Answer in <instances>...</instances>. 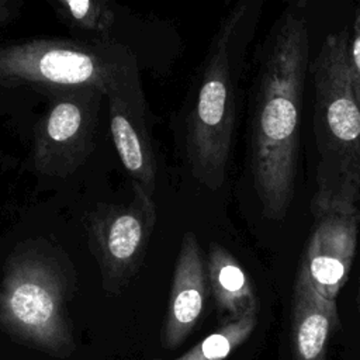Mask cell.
<instances>
[{
  "label": "cell",
  "instance_id": "obj_1",
  "mask_svg": "<svg viewBox=\"0 0 360 360\" xmlns=\"http://www.w3.org/2000/svg\"><path fill=\"white\" fill-rule=\"evenodd\" d=\"M308 62L307 18L298 6H290L267 42L252 115L253 183L269 219H283L294 197Z\"/></svg>",
  "mask_w": 360,
  "mask_h": 360
},
{
  "label": "cell",
  "instance_id": "obj_2",
  "mask_svg": "<svg viewBox=\"0 0 360 360\" xmlns=\"http://www.w3.org/2000/svg\"><path fill=\"white\" fill-rule=\"evenodd\" d=\"M347 30L325 38L312 65L316 191L311 211L360 201V108L349 70Z\"/></svg>",
  "mask_w": 360,
  "mask_h": 360
},
{
  "label": "cell",
  "instance_id": "obj_3",
  "mask_svg": "<svg viewBox=\"0 0 360 360\" xmlns=\"http://www.w3.org/2000/svg\"><path fill=\"white\" fill-rule=\"evenodd\" d=\"M249 6L238 4L221 22L204 62L186 122V155L191 174L218 190L226 174L236 118V53Z\"/></svg>",
  "mask_w": 360,
  "mask_h": 360
},
{
  "label": "cell",
  "instance_id": "obj_4",
  "mask_svg": "<svg viewBox=\"0 0 360 360\" xmlns=\"http://www.w3.org/2000/svg\"><path fill=\"white\" fill-rule=\"evenodd\" d=\"M93 87L104 96L141 84L134 53L112 41L24 39L0 46V89Z\"/></svg>",
  "mask_w": 360,
  "mask_h": 360
},
{
  "label": "cell",
  "instance_id": "obj_5",
  "mask_svg": "<svg viewBox=\"0 0 360 360\" xmlns=\"http://www.w3.org/2000/svg\"><path fill=\"white\" fill-rule=\"evenodd\" d=\"M65 298L59 266L37 250L20 253L7 263L0 284V326L30 346L68 356L73 339Z\"/></svg>",
  "mask_w": 360,
  "mask_h": 360
},
{
  "label": "cell",
  "instance_id": "obj_6",
  "mask_svg": "<svg viewBox=\"0 0 360 360\" xmlns=\"http://www.w3.org/2000/svg\"><path fill=\"white\" fill-rule=\"evenodd\" d=\"M52 103L35 127L32 160L51 177H66L94 149L97 118L104 94L93 87L55 89Z\"/></svg>",
  "mask_w": 360,
  "mask_h": 360
},
{
  "label": "cell",
  "instance_id": "obj_7",
  "mask_svg": "<svg viewBox=\"0 0 360 360\" xmlns=\"http://www.w3.org/2000/svg\"><path fill=\"white\" fill-rule=\"evenodd\" d=\"M155 218L153 200L138 187H134L132 202L107 207L91 218V246L104 288L117 290L138 270Z\"/></svg>",
  "mask_w": 360,
  "mask_h": 360
},
{
  "label": "cell",
  "instance_id": "obj_8",
  "mask_svg": "<svg viewBox=\"0 0 360 360\" xmlns=\"http://www.w3.org/2000/svg\"><path fill=\"white\" fill-rule=\"evenodd\" d=\"M312 214L315 224L300 266L322 297L336 301L354 259L360 211L329 207Z\"/></svg>",
  "mask_w": 360,
  "mask_h": 360
},
{
  "label": "cell",
  "instance_id": "obj_9",
  "mask_svg": "<svg viewBox=\"0 0 360 360\" xmlns=\"http://www.w3.org/2000/svg\"><path fill=\"white\" fill-rule=\"evenodd\" d=\"M110 129L115 150L132 186L153 200L156 186V158L145 121L141 84L115 89L107 96Z\"/></svg>",
  "mask_w": 360,
  "mask_h": 360
},
{
  "label": "cell",
  "instance_id": "obj_10",
  "mask_svg": "<svg viewBox=\"0 0 360 360\" xmlns=\"http://www.w3.org/2000/svg\"><path fill=\"white\" fill-rule=\"evenodd\" d=\"M207 269L200 245L193 232H186L177 256L166 321L162 330V345L176 349L191 333L198 322L207 292Z\"/></svg>",
  "mask_w": 360,
  "mask_h": 360
},
{
  "label": "cell",
  "instance_id": "obj_11",
  "mask_svg": "<svg viewBox=\"0 0 360 360\" xmlns=\"http://www.w3.org/2000/svg\"><path fill=\"white\" fill-rule=\"evenodd\" d=\"M339 326L338 302L322 297L300 266L291 304V346L295 360H326L330 333Z\"/></svg>",
  "mask_w": 360,
  "mask_h": 360
},
{
  "label": "cell",
  "instance_id": "obj_12",
  "mask_svg": "<svg viewBox=\"0 0 360 360\" xmlns=\"http://www.w3.org/2000/svg\"><path fill=\"white\" fill-rule=\"evenodd\" d=\"M207 278L217 308L226 322L257 314L253 285L239 262L221 245L212 243L207 259Z\"/></svg>",
  "mask_w": 360,
  "mask_h": 360
},
{
  "label": "cell",
  "instance_id": "obj_13",
  "mask_svg": "<svg viewBox=\"0 0 360 360\" xmlns=\"http://www.w3.org/2000/svg\"><path fill=\"white\" fill-rule=\"evenodd\" d=\"M51 6L63 24L87 32L98 41H111L110 32L115 15L107 1L53 0Z\"/></svg>",
  "mask_w": 360,
  "mask_h": 360
},
{
  "label": "cell",
  "instance_id": "obj_14",
  "mask_svg": "<svg viewBox=\"0 0 360 360\" xmlns=\"http://www.w3.org/2000/svg\"><path fill=\"white\" fill-rule=\"evenodd\" d=\"M257 314L225 322L218 330L204 338L184 354L172 360H225L253 332Z\"/></svg>",
  "mask_w": 360,
  "mask_h": 360
},
{
  "label": "cell",
  "instance_id": "obj_15",
  "mask_svg": "<svg viewBox=\"0 0 360 360\" xmlns=\"http://www.w3.org/2000/svg\"><path fill=\"white\" fill-rule=\"evenodd\" d=\"M349 70L354 98L360 108V8L356 13L353 22V34L349 45Z\"/></svg>",
  "mask_w": 360,
  "mask_h": 360
},
{
  "label": "cell",
  "instance_id": "obj_16",
  "mask_svg": "<svg viewBox=\"0 0 360 360\" xmlns=\"http://www.w3.org/2000/svg\"><path fill=\"white\" fill-rule=\"evenodd\" d=\"M17 13V1L0 0V25L7 24Z\"/></svg>",
  "mask_w": 360,
  "mask_h": 360
},
{
  "label": "cell",
  "instance_id": "obj_17",
  "mask_svg": "<svg viewBox=\"0 0 360 360\" xmlns=\"http://www.w3.org/2000/svg\"><path fill=\"white\" fill-rule=\"evenodd\" d=\"M356 304H357V309L360 312V284H359V290H357V297H356Z\"/></svg>",
  "mask_w": 360,
  "mask_h": 360
}]
</instances>
